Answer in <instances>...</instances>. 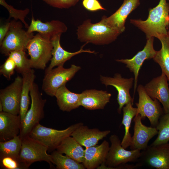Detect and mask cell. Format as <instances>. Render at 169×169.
<instances>
[{"label": "cell", "instance_id": "6da1fadb", "mask_svg": "<svg viewBox=\"0 0 169 169\" xmlns=\"http://www.w3.org/2000/svg\"><path fill=\"white\" fill-rule=\"evenodd\" d=\"M130 23L144 32L147 39L151 37L158 39L167 35L169 3L166 0H160L156 6L149 9L148 17L146 20L131 19Z\"/></svg>", "mask_w": 169, "mask_h": 169}, {"label": "cell", "instance_id": "7a4b0ae2", "mask_svg": "<svg viewBox=\"0 0 169 169\" xmlns=\"http://www.w3.org/2000/svg\"><path fill=\"white\" fill-rule=\"evenodd\" d=\"M121 33L107 25L102 17L99 22L95 23L90 19L84 20L78 27L76 34L81 42L104 45L114 41Z\"/></svg>", "mask_w": 169, "mask_h": 169}, {"label": "cell", "instance_id": "3957f363", "mask_svg": "<svg viewBox=\"0 0 169 169\" xmlns=\"http://www.w3.org/2000/svg\"><path fill=\"white\" fill-rule=\"evenodd\" d=\"M30 95L31 106L21 123L19 135L21 138L29 136L33 128L44 117V108L46 100L43 98L38 85L34 83L31 88Z\"/></svg>", "mask_w": 169, "mask_h": 169}, {"label": "cell", "instance_id": "277c9868", "mask_svg": "<svg viewBox=\"0 0 169 169\" xmlns=\"http://www.w3.org/2000/svg\"><path fill=\"white\" fill-rule=\"evenodd\" d=\"M83 124L79 122L64 130H58L45 127L39 123L33 128L29 136L46 146L48 150L54 151L64 139L71 136L72 132Z\"/></svg>", "mask_w": 169, "mask_h": 169}, {"label": "cell", "instance_id": "5b68a950", "mask_svg": "<svg viewBox=\"0 0 169 169\" xmlns=\"http://www.w3.org/2000/svg\"><path fill=\"white\" fill-rule=\"evenodd\" d=\"M53 48L50 38L38 33L34 35L26 48L32 68L44 69L51 60Z\"/></svg>", "mask_w": 169, "mask_h": 169}, {"label": "cell", "instance_id": "8992f818", "mask_svg": "<svg viewBox=\"0 0 169 169\" xmlns=\"http://www.w3.org/2000/svg\"><path fill=\"white\" fill-rule=\"evenodd\" d=\"M8 31L0 46V52L6 56H8L13 51H25L33 33H29L23 28L22 23L13 20L10 21Z\"/></svg>", "mask_w": 169, "mask_h": 169}, {"label": "cell", "instance_id": "52a82bcc", "mask_svg": "<svg viewBox=\"0 0 169 169\" xmlns=\"http://www.w3.org/2000/svg\"><path fill=\"white\" fill-rule=\"evenodd\" d=\"M109 140L110 145L104 168H119L121 166L128 162H134L138 161L141 154V150H126L122 146L120 140L115 134L110 136Z\"/></svg>", "mask_w": 169, "mask_h": 169}, {"label": "cell", "instance_id": "ba28073f", "mask_svg": "<svg viewBox=\"0 0 169 169\" xmlns=\"http://www.w3.org/2000/svg\"><path fill=\"white\" fill-rule=\"evenodd\" d=\"M21 139L19 160L26 169L33 163L38 161H45L51 166L53 164L52 159L51 155L47 152V147L29 136Z\"/></svg>", "mask_w": 169, "mask_h": 169}, {"label": "cell", "instance_id": "9c48e42d", "mask_svg": "<svg viewBox=\"0 0 169 169\" xmlns=\"http://www.w3.org/2000/svg\"><path fill=\"white\" fill-rule=\"evenodd\" d=\"M80 69V66L72 64L68 68L60 66L45 72L43 81V90L48 95L54 96L57 90L62 85L66 84Z\"/></svg>", "mask_w": 169, "mask_h": 169}, {"label": "cell", "instance_id": "30bf717a", "mask_svg": "<svg viewBox=\"0 0 169 169\" xmlns=\"http://www.w3.org/2000/svg\"><path fill=\"white\" fill-rule=\"evenodd\" d=\"M137 87L139 100L136 104L137 114L140 115L142 119L147 118L151 126L156 127L160 117L164 114L160 102L156 99L151 98L142 85L139 84Z\"/></svg>", "mask_w": 169, "mask_h": 169}, {"label": "cell", "instance_id": "8fae6325", "mask_svg": "<svg viewBox=\"0 0 169 169\" xmlns=\"http://www.w3.org/2000/svg\"><path fill=\"white\" fill-rule=\"evenodd\" d=\"M139 163L156 169H169V143L149 146L141 151Z\"/></svg>", "mask_w": 169, "mask_h": 169}, {"label": "cell", "instance_id": "7c38bea8", "mask_svg": "<svg viewBox=\"0 0 169 169\" xmlns=\"http://www.w3.org/2000/svg\"><path fill=\"white\" fill-rule=\"evenodd\" d=\"M22 84V77L18 75L9 85L0 90V102L3 111L19 115Z\"/></svg>", "mask_w": 169, "mask_h": 169}, {"label": "cell", "instance_id": "4fadbf2b", "mask_svg": "<svg viewBox=\"0 0 169 169\" xmlns=\"http://www.w3.org/2000/svg\"><path fill=\"white\" fill-rule=\"evenodd\" d=\"M100 80L106 87L110 85L115 88L118 92L117 100L119 105L118 112L121 113L123 107L130 102L133 103V98L131 97L130 90L132 87L134 79L125 78L120 74H115L113 77L101 76Z\"/></svg>", "mask_w": 169, "mask_h": 169}, {"label": "cell", "instance_id": "5bb4252c", "mask_svg": "<svg viewBox=\"0 0 169 169\" xmlns=\"http://www.w3.org/2000/svg\"><path fill=\"white\" fill-rule=\"evenodd\" d=\"M154 37L147 39V41L143 49L139 51L134 57L130 59H121L115 60L117 62L126 65V67L133 72L134 76V94L137 88L138 76L139 71L145 60L153 59L157 51L154 48Z\"/></svg>", "mask_w": 169, "mask_h": 169}, {"label": "cell", "instance_id": "9a60e30c", "mask_svg": "<svg viewBox=\"0 0 169 169\" xmlns=\"http://www.w3.org/2000/svg\"><path fill=\"white\" fill-rule=\"evenodd\" d=\"M168 79L165 74L153 78L144 88L147 94L152 99L161 103L165 113H169V87Z\"/></svg>", "mask_w": 169, "mask_h": 169}, {"label": "cell", "instance_id": "2e32d148", "mask_svg": "<svg viewBox=\"0 0 169 169\" xmlns=\"http://www.w3.org/2000/svg\"><path fill=\"white\" fill-rule=\"evenodd\" d=\"M142 120L139 114L133 118L134 134L130 146L131 150L143 151L146 149L148 146L149 141L158 134V131L156 127L145 125L142 123Z\"/></svg>", "mask_w": 169, "mask_h": 169}, {"label": "cell", "instance_id": "e0dca14e", "mask_svg": "<svg viewBox=\"0 0 169 169\" xmlns=\"http://www.w3.org/2000/svg\"><path fill=\"white\" fill-rule=\"evenodd\" d=\"M140 4V0H124L114 13L108 17L103 16L102 17L107 25L122 33L125 29V22L128 15Z\"/></svg>", "mask_w": 169, "mask_h": 169}, {"label": "cell", "instance_id": "ac0fdd59", "mask_svg": "<svg viewBox=\"0 0 169 169\" xmlns=\"http://www.w3.org/2000/svg\"><path fill=\"white\" fill-rule=\"evenodd\" d=\"M110 148L109 142L104 141L100 145L85 148L82 162L85 169H98L105 164Z\"/></svg>", "mask_w": 169, "mask_h": 169}, {"label": "cell", "instance_id": "d6986e66", "mask_svg": "<svg viewBox=\"0 0 169 169\" xmlns=\"http://www.w3.org/2000/svg\"><path fill=\"white\" fill-rule=\"evenodd\" d=\"M61 33L58 34L53 36L51 39L53 45L52 57L50 63L46 69L45 72L48 71L55 67L63 66L64 63L73 57L82 53H88L95 54V52L89 49L84 50L83 47L86 44L85 43L78 51L71 52L64 50L61 46L60 44Z\"/></svg>", "mask_w": 169, "mask_h": 169}, {"label": "cell", "instance_id": "ffe728a7", "mask_svg": "<svg viewBox=\"0 0 169 169\" xmlns=\"http://www.w3.org/2000/svg\"><path fill=\"white\" fill-rule=\"evenodd\" d=\"M110 132V130L101 131L97 128H90L83 124L77 127L71 136L86 148L97 145Z\"/></svg>", "mask_w": 169, "mask_h": 169}, {"label": "cell", "instance_id": "44dd1931", "mask_svg": "<svg viewBox=\"0 0 169 169\" xmlns=\"http://www.w3.org/2000/svg\"><path fill=\"white\" fill-rule=\"evenodd\" d=\"M111 96L106 91L86 90L80 94V105L88 110L103 109L110 102Z\"/></svg>", "mask_w": 169, "mask_h": 169}, {"label": "cell", "instance_id": "7402d4cb", "mask_svg": "<svg viewBox=\"0 0 169 169\" xmlns=\"http://www.w3.org/2000/svg\"><path fill=\"white\" fill-rule=\"evenodd\" d=\"M19 115L0 112V141L9 140L19 135L21 126Z\"/></svg>", "mask_w": 169, "mask_h": 169}, {"label": "cell", "instance_id": "603a6c76", "mask_svg": "<svg viewBox=\"0 0 169 169\" xmlns=\"http://www.w3.org/2000/svg\"><path fill=\"white\" fill-rule=\"evenodd\" d=\"M67 29L66 25L61 21L52 20L44 23L38 19L35 20L32 17L31 23L27 31L29 33L38 32L51 39L57 34L66 32Z\"/></svg>", "mask_w": 169, "mask_h": 169}, {"label": "cell", "instance_id": "cb8c5ba5", "mask_svg": "<svg viewBox=\"0 0 169 169\" xmlns=\"http://www.w3.org/2000/svg\"><path fill=\"white\" fill-rule=\"evenodd\" d=\"M80 94L69 91L64 84L57 91L54 96L59 109L63 111L70 112L80 106Z\"/></svg>", "mask_w": 169, "mask_h": 169}, {"label": "cell", "instance_id": "d4e9b609", "mask_svg": "<svg viewBox=\"0 0 169 169\" xmlns=\"http://www.w3.org/2000/svg\"><path fill=\"white\" fill-rule=\"evenodd\" d=\"M22 75L23 84L19 114L21 122L24 119L28 110V107L30 104L29 95L36 77L34 71L32 69L23 74Z\"/></svg>", "mask_w": 169, "mask_h": 169}, {"label": "cell", "instance_id": "484cf974", "mask_svg": "<svg viewBox=\"0 0 169 169\" xmlns=\"http://www.w3.org/2000/svg\"><path fill=\"white\" fill-rule=\"evenodd\" d=\"M56 150L79 163H82L83 162L84 150L82 146L71 136L64 139Z\"/></svg>", "mask_w": 169, "mask_h": 169}, {"label": "cell", "instance_id": "4316f807", "mask_svg": "<svg viewBox=\"0 0 169 169\" xmlns=\"http://www.w3.org/2000/svg\"><path fill=\"white\" fill-rule=\"evenodd\" d=\"M133 103L129 102L125 105L122 109L123 116L121 122L124 127L125 134L121 141L122 146L126 149L131 145L132 136L130 130L132 120L137 114V108L133 107Z\"/></svg>", "mask_w": 169, "mask_h": 169}, {"label": "cell", "instance_id": "83f0119b", "mask_svg": "<svg viewBox=\"0 0 169 169\" xmlns=\"http://www.w3.org/2000/svg\"><path fill=\"white\" fill-rule=\"evenodd\" d=\"M158 39L161 44L160 50L157 51L153 59L160 66L162 72L166 76L169 83V38L167 35L161 36Z\"/></svg>", "mask_w": 169, "mask_h": 169}, {"label": "cell", "instance_id": "f1b7e54d", "mask_svg": "<svg viewBox=\"0 0 169 169\" xmlns=\"http://www.w3.org/2000/svg\"><path fill=\"white\" fill-rule=\"evenodd\" d=\"M22 144V139L19 135L9 140L0 142V158L10 156L19 161Z\"/></svg>", "mask_w": 169, "mask_h": 169}, {"label": "cell", "instance_id": "f546056e", "mask_svg": "<svg viewBox=\"0 0 169 169\" xmlns=\"http://www.w3.org/2000/svg\"><path fill=\"white\" fill-rule=\"evenodd\" d=\"M52 163L58 169H85L82 163H79L57 150L51 154Z\"/></svg>", "mask_w": 169, "mask_h": 169}, {"label": "cell", "instance_id": "4dcf8cb0", "mask_svg": "<svg viewBox=\"0 0 169 169\" xmlns=\"http://www.w3.org/2000/svg\"><path fill=\"white\" fill-rule=\"evenodd\" d=\"M156 127L158 131V135L150 145L155 146L168 143L169 141V113H164L160 117Z\"/></svg>", "mask_w": 169, "mask_h": 169}, {"label": "cell", "instance_id": "1f68e13d", "mask_svg": "<svg viewBox=\"0 0 169 169\" xmlns=\"http://www.w3.org/2000/svg\"><path fill=\"white\" fill-rule=\"evenodd\" d=\"M8 57L13 59L16 64V70L21 74L32 69L30 59L26 56L25 51L11 52Z\"/></svg>", "mask_w": 169, "mask_h": 169}, {"label": "cell", "instance_id": "d6a6232c", "mask_svg": "<svg viewBox=\"0 0 169 169\" xmlns=\"http://www.w3.org/2000/svg\"><path fill=\"white\" fill-rule=\"evenodd\" d=\"M0 4L8 10L9 14V19L13 18L14 20H19L24 25L25 27L28 29L29 26L25 20V18L30 12V9L26 8L24 9H18L8 4L5 0H0Z\"/></svg>", "mask_w": 169, "mask_h": 169}, {"label": "cell", "instance_id": "836d02e7", "mask_svg": "<svg viewBox=\"0 0 169 169\" xmlns=\"http://www.w3.org/2000/svg\"><path fill=\"white\" fill-rule=\"evenodd\" d=\"M16 64L12 59L8 57L0 67V73L8 80L14 73L16 69Z\"/></svg>", "mask_w": 169, "mask_h": 169}, {"label": "cell", "instance_id": "e575fe53", "mask_svg": "<svg viewBox=\"0 0 169 169\" xmlns=\"http://www.w3.org/2000/svg\"><path fill=\"white\" fill-rule=\"evenodd\" d=\"M0 159V165L7 169H26L23 165L18 160L10 156H5Z\"/></svg>", "mask_w": 169, "mask_h": 169}, {"label": "cell", "instance_id": "d590c367", "mask_svg": "<svg viewBox=\"0 0 169 169\" xmlns=\"http://www.w3.org/2000/svg\"><path fill=\"white\" fill-rule=\"evenodd\" d=\"M47 4L55 8L68 9L75 6L79 0H43Z\"/></svg>", "mask_w": 169, "mask_h": 169}, {"label": "cell", "instance_id": "8d00e7d4", "mask_svg": "<svg viewBox=\"0 0 169 169\" xmlns=\"http://www.w3.org/2000/svg\"><path fill=\"white\" fill-rule=\"evenodd\" d=\"M82 5L87 10L95 12L99 10H106L98 0H83Z\"/></svg>", "mask_w": 169, "mask_h": 169}, {"label": "cell", "instance_id": "74e56055", "mask_svg": "<svg viewBox=\"0 0 169 169\" xmlns=\"http://www.w3.org/2000/svg\"><path fill=\"white\" fill-rule=\"evenodd\" d=\"M10 21L7 22L0 27V44L2 42L9 29Z\"/></svg>", "mask_w": 169, "mask_h": 169}, {"label": "cell", "instance_id": "f35d334b", "mask_svg": "<svg viewBox=\"0 0 169 169\" xmlns=\"http://www.w3.org/2000/svg\"><path fill=\"white\" fill-rule=\"evenodd\" d=\"M0 112L3 111V106L1 102H0Z\"/></svg>", "mask_w": 169, "mask_h": 169}, {"label": "cell", "instance_id": "ab89813d", "mask_svg": "<svg viewBox=\"0 0 169 169\" xmlns=\"http://www.w3.org/2000/svg\"><path fill=\"white\" fill-rule=\"evenodd\" d=\"M167 35H168V36L169 38V30L168 31V33H167Z\"/></svg>", "mask_w": 169, "mask_h": 169}, {"label": "cell", "instance_id": "60d3db41", "mask_svg": "<svg viewBox=\"0 0 169 169\" xmlns=\"http://www.w3.org/2000/svg\"></svg>", "mask_w": 169, "mask_h": 169}]
</instances>
